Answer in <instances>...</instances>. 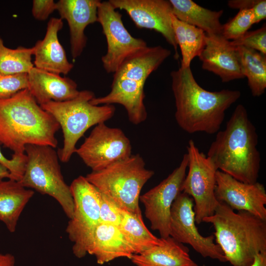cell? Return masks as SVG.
<instances>
[{"label": "cell", "instance_id": "ac0fdd59", "mask_svg": "<svg viewBox=\"0 0 266 266\" xmlns=\"http://www.w3.org/2000/svg\"><path fill=\"white\" fill-rule=\"evenodd\" d=\"M63 27L60 18L50 19L43 39L37 41L33 47L35 67L59 74L66 75L71 70L73 64L68 61L58 38V33Z\"/></svg>", "mask_w": 266, "mask_h": 266}, {"label": "cell", "instance_id": "74e56055", "mask_svg": "<svg viewBox=\"0 0 266 266\" xmlns=\"http://www.w3.org/2000/svg\"><path fill=\"white\" fill-rule=\"evenodd\" d=\"M5 178H10L9 172L4 166L0 164V181Z\"/></svg>", "mask_w": 266, "mask_h": 266}, {"label": "cell", "instance_id": "83f0119b", "mask_svg": "<svg viewBox=\"0 0 266 266\" xmlns=\"http://www.w3.org/2000/svg\"><path fill=\"white\" fill-rule=\"evenodd\" d=\"M253 25V14L251 9L239 10L226 24L222 25L221 35L227 40H236L242 37Z\"/></svg>", "mask_w": 266, "mask_h": 266}, {"label": "cell", "instance_id": "f1b7e54d", "mask_svg": "<svg viewBox=\"0 0 266 266\" xmlns=\"http://www.w3.org/2000/svg\"><path fill=\"white\" fill-rule=\"evenodd\" d=\"M28 88V73L0 74V100L10 98Z\"/></svg>", "mask_w": 266, "mask_h": 266}, {"label": "cell", "instance_id": "7c38bea8", "mask_svg": "<svg viewBox=\"0 0 266 266\" xmlns=\"http://www.w3.org/2000/svg\"><path fill=\"white\" fill-rule=\"evenodd\" d=\"M188 165L187 153L176 168L158 185L140 195L139 200L152 230L158 231L162 238L170 236V211L173 202L181 192V186Z\"/></svg>", "mask_w": 266, "mask_h": 266}, {"label": "cell", "instance_id": "44dd1931", "mask_svg": "<svg viewBox=\"0 0 266 266\" xmlns=\"http://www.w3.org/2000/svg\"><path fill=\"white\" fill-rule=\"evenodd\" d=\"M163 239L162 244L133 254L131 258L132 262L136 266H198L183 244L170 236Z\"/></svg>", "mask_w": 266, "mask_h": 266}, {"label": "cell", "instance_id": "277c9868", "mask_svg": "<svg viewBox=\"0 0 266 266\" xmlns=\"http://www.w3.org/2000/svg\"><path fill=\"white\" fill-rule=\"evenodd\" d=\"M202 222L212 225L215 242L233 266H250L256 255L266 252V220L248 212H235L219 202Z\"/></svg>", "mask_w": 266, "mask_h": 266}, {"label": "cell", "instance_id": "d6a6232c", "mask_svg": "<svg viewBox=\"0 0 266 266\" xmlns=\"http://www.w3.org/2000/svg\"><path fill=\"white\" fill-rule=\"evenodd\" d=\"M56 10V2L53 0H34L33 1L32 13L36 20H46Z\"/></svg>", "mask_w": 266, "mask_h": 266}, {"label": "cell", "instance_id": "7a4b0ae2", "mask_svg": "<svg viewBox=\"0 0 266 266\" xmlns=\"http://www.w3.org/2000/svg\"><path fill=\"white\" fill-rule=\"evenodd\" d=\"M60 126L43 110L28 89L0 100V144L13 152L25 153L28 144L56 148Z\"/></svg>", "mask_w": 266, "mask_h": 266}, {"label": "cell", "instance_id": "1f68e13d", "mask_svg": "<svg viewBox=\"0 0 266 266\" xmlns=\"http://www.w3.org/2000/svg\"><path fill=\"white\" fill-rule=\"evenodd\" d=\"M27 156L25 153L13 154L11 159H8L2 154L0 149V164L9 172V179L20 181L24 174Z\"/></svg>", "mask_w": 266, "mask_h": 266}, {"label": "cell", "instance_id": "d590c367", "mask_svg": "<svg viewBox=\"0 0 266 266\" xmlns=\"http://www.w3.org/2000/svg\"><path fill=\"white\" fill-rule=\"evenodd\" d=\"M15 258L10 253H0V266H15Z\"/></svg>", "mask_w": 266, "mask_h": 266}, {"label": "cell", "instance_id": "f546056e", "mask_svg": "<svg viewBox=\"0 0 266 266\" xmlns=\"http://www.w3.org/2000/svg\"><path fill=\"white\" fill-rule=\"evenodd\" d=\"M231 42L234 46L245 47L266 55V24L260 29L248 31L239 39L233 40Z\"/></svg>", "mask_w": 266, "mask_h": 266}, {"label": "cell", "instance_id": "7402d4cb", "mask_svg": "<svg viewBox=\"0 0 266 266\" xmlns=\"http://www.w3.org/2000/svg\"><path fill=\"white\" fill-rule=\"evenodd\" d=\"M34 194L19 181H0V221L10 233L15 232L20 215Z\"/></svg>", "mask_w": 266, "mask_h": 266}, {"label": "cell", "instance_id": "ffe728a7", "mask_svg": "<svg viewBox=\"0 0 266 266\" xmlns=\"http://www.w3.org/2000/svg\"><path fill=\"white\" fill-rule=\"evenodd\" d=\"M87 253L94 256L99 265L121 257L131 259L134 254L118 227L100 222L95 230Z\"/></svg>", "mask_w": 266, "mask_h": 266}, {"label": "cell", "instance_id": "3957f363", "mask_svg": "<svg viewBox=\"0 0 266 266\" xmlns=\"http://www.w3.org/2000/svg\"><path fill=\"white\" fill-rule=\"evenodd\" d=\"M258 135L242 104L236 106L226 129L218 131L207 157L217 169L241 182H257L261 156Z\"/></svg>", "mask_w": 266, "mask_h": 266}, {"label": "cell", "instance_id": "cb8c5ba5", "mask_svg": "<svg viewBox=\"0 0 266 266\" xmlns=\"http://www.w3.org/2000/svg\"><path fill=\"white\" fill-rule=\"evenodd\" d=\"M119 229L126 241L133 249L134 254H139L156 245H161L164 239L152 233L145 225L142 215L123 209Z\"/></svg>", "mask_w": 266, "mask_h": 266}, {"label": "cell", "instance_id": "d6986e66", "mask_svg": "<svg viewBox=\"0 0 266 266\" xmlns=\"http://www.w3.org/2000/svg\"><path fill=\"white\" fill-rule=\"evenodd\" d=\"M28 89L41 105L71 100L79 93L76 83L66 77L33 66L28 72Z\"/></svg>", "mask_w": 266, "mask_h": 266}, {"label": "cell", "instance_id": "52a82bcc", "mask_svg": "<svg viewBox=\"0 0 266 266\" xmlns=\"http://www.w3.org/2000/svg\"><path fill=\"white\" fill-rule=\"evenodd\" d=\"M27 162L24 174L19 181L25 188L55 199L71 219L74 201L70 186L65 181L58 153L50 146L28 144L25 146Z\"/></svg>", "mask_w": 266, "mask_h": 266}, {"label": "cell", "instance_id": "6da1fadb", "mask_svg": "<svg viewBox=\"0 0 266 266\" xmlns=\"http://www.w3.org/2000/svg\"><path fill=\"white\" fill-rule=\"evenodd\" d=\"M170 76L176 107L175 118L178 126L189 133H217L226 110L239 99L240 92L206 90L197 83L190 66L173 70Z\"/></svg>", "mask_w": 266, "mask_h": 266}, {"label": "cell", "instance_id": "9c48e42d", "mask_svg": "<svg viewBox=\"0 0 266 266\" xmlns=\"http://www.w3.org/2000/svg\"><path fill=\"white\" fill-rule=\"evenodd\" d=\"M189 170L181 186V192L191 197L194 202L195 221L198 224L212 215L219 201L215 195L216 174L214 163L200 152L190 139L187 146Z\"/></svg>", "mask_w": 266, "mask_h": 266}, {"label": "cell", "instance_id": "4fadbf2b", "mask_svg": "<svg viewBox=\"0 0 266 266\" xmlns=\"http://www.w3.org/2000/svg\"><path fill=\"white\" fill-rule=\"evenodd\" d=\"M196 223L193 200L181 192L171 208L170 236L180 243L189 244L204 258L226 262L220 247L214 242V236L202 235Z\"/></svg>", "mask_w": 266, "mask_h": 266}, {"label": "cell", "instance_id": "8fae6325", "mask_svg": "<svg viewBox=\"0 0 266 266\" xmlns=\"http://www.w3.org/2000/svg\"><path fill=\"white\" fill-rule=\"evenodd\" d=\"M97 22L100 24L107 42V52L101 57V62L108 73H114L127 58L147 46L145 41L130 33L124 25L122 15L109 0L100 2Z\"/></svg>", "mask_w": 266, "mask_h": 266}, {"label": "cell", "instance_id": "4316f807", "mask_svg": "<svg viewBox=\"0 0 266 266\" xmlns=\"http://www.w3.org/2000/svg\"><path fill=\"white\" fill-rule=\"evenodd\" d=\"M33 47L19 46L16 49L7 47L0 37V74L28 73L33 67L32 57Z\"/></svg>", "mask_w": 266, "mask_h": 266}, {"label": "cell", "instance_id": "30bf717a", "mask_svg": "<svg viewBox=\"0 0 266 266\" xmlns=\"http://www.w3.org/2000/svg\"><path fill=\"white\" fill-rule=\"evenodd\" d=\"M75 153L92 171H98L130 157L132 145L122 130L101 123L95 127Z\"/></svg>", "mask_w": 266, "mask_h": 266}, {"label": "cell", "instance_id": "4dcf8cb0", "mask_svg": "<svg viewBox=\"0 0 266 266\" xmlns=\"http://www.w3.org/2000/svg\"><path fill=\"white\" fill-rule=\"evenodd\" d=\"M100 193V222L119 227L122 218L123 209L111 198Z\"/></svg>", "mask_w": 266, "mask_h": 266}, {"label": "cell", "instance_id": "d4e9b609", "mask_svg": "<svg viewBox=\"0 0 266 266\" xmlns=\"http://www.w3.org/2000/svg\"><path fill=\"white\" fill-rule=\"evenodd\" d=\"M171 18L175 39L182 55L180 67L190 66L192 60L199 56L205 46L206 33L178 20L172 14Z\"/></svg>", "mask_w": 266, "mask_h": 266}, {"label": "cell", "instance_id": "5b68a950", "mask_svg": "<svg viewBox=\"0 0 266 266\" xmlns=\"http://www.w3.org/2000/svg\"><path fill=\"white\" fill-rule=\"evenodd\" d=\"M94 97V92L85 90L71 100L50 101L40 105L54 117L62 130L63 146L57 152L62 162L70 160L75 152L77 142L90 128L105 123L114 114L113 104H92L90 101Z\"/></svg>", "mask_w": 266, "mask_h": 266}, {"label": "cell", "instance_id": "484cf974", "mask_svg": "<svg viewBox=\"0 0 266 266\" xmlns=\"http://www.w3.org/2000/svg\"><path fill=\"white\" fill-rule=\"evenodd\" d=\"M236 48L251 94L254 97H260L266 88V55L243 46Z\"/></svg>", "mask_w": 266, "mask_h": 266}, {"label": "cell", "instance_id": "2e32d148", "mask_svg": "<svg viewBox=\"0 0 266 266\" xmlns=\"http://www.w3.org/2000/svg\"><path fill=\"white\" fill-rule=\"evenodd\" d=\"M199 58L202 68L218 75L223 82L244 77L236 47L221 34L206 33L205 46Z\"/></svg>", "mask_w": 266, "mask_h": 266}, {"label": "cell", "instance_id": "8992f818", "mask_svg": "<svg viewBox=\"0 0 266 266\" xmlns=\"http://www.w3.org/2000/svg\"><path fill=\"white\" fill-rule=\"evenodd\" d=\"M154 174V171L146 168L142 157L135 154L101 170L92 171L85 177L122 209L142 215L139 206L140 192Z\"/></svg>", "mask_w": 266, "mask_h": 266}, {"label": "cell", "instance_id": "9a60e30c", "mask_svg": "<svg viewBox=\"0 0 266 266\" xmlns=\"http://www.w3.org/2000/svg\"><path fill=\"white\" fill-rule=\"evenodd\" d=\"M215 195L218 201L233 210L247 211L266 220V191L258 181L244 183L218 170Z\"/></svg>", "mask_w": 266, "mask_h": 266}, {"label": "cell", "instance_id": "f35d334b", "mask_svg": "<svg viewBox=\"0 0 266 266\" xmlns=\"http://www.w3.org/2000/svg\"></svg>", "mask_w": 266, "mask_h": 266}, {"label": "cell", "instance_id": "ba28073f", "mask_svg": "<svg viewBox=\"0 0 266 266\" xmlns=\"http://www.w3.org/2000/svg\"><path fill=\"white\" fill-rule=\"evenodd\" d=\"M74 201L73 214L66 228L74 256L85 257L95 230L100 222V192L86 178L79 176L70 186Z\"/></svg>", "mask_w": 266, "mask_h": 266}, {"label": "cell", "instance_id": "5bb4252c", "mask_svg": "<svg viewBox=\"0 0 266 266\" xmlns=\"http://www.w3.org/2000/svg\"><path fill=\"white\" fill-rule=\"evenodd\" d=\"M116 9L125 10L136 27L160 33L174 50V58L179 55L172 25V7L166 0H109Z\"/></svg>", "mask_w": 266, "mask_h": 266}, {"label": "cell", "instance_id": "836d02e7", "mask_svg": "<svg viewBox=\"0 0 266 266\" xmlns=\"http://www.w3.org/2000/svg\"><path fill=\"white\" fill-rule=\"evenodd\" d=\"M253 14V24L258 23L266 18V1L258 0L252 9Z\"/></svg>", "mask_w": 266, "mask_h": 266}, {"label": "cell", "instance_id": "8d00e7d4", "mask_svg": "<svg viewBox=\"0 0 266 266\" xmlns=\"http://www.w3.org/2000/svg\"><path fill=\"white\" fill-rule=\"evenodd\" d=\"M250 266H266V252L256 255L253 264Z\"/></svg>", "mask_w": 266, "mask_h": 266}, {"label": "cell", "instance_id": "603a6c76", "mask_svg": "<svg viewBox=\"0 0 266 266\" xmlns=\"http://www.w3.org/2000/svg\"><path fill=\"white\" fill-rule=\"evenodd\" d=\"M172 14L178 20L196 27L207 34L221 35L220 18L223 10L213 11L191 0H169Z\"/></svg>", "mask_w": 266, "mask_h": 266}, {"label": "cell", "instance_id": "e575fe53", "mask_svg": "<svg viewBox=\"0 0 266 266\" xmlns=\"http://www.w3.org/2000/svg\"><path fill=\"white\" fill-rule=\"evenodd\" d=\"M258 0H231L228 2V6L239 10L251 9L253 8Z\"/></svg>", "mask_w": 266, "mask_h": 266}, {"label": "cell", "instance_id": "e0dca14e", "mask_svg": "<svg viewBox=\"0 0 266 266\" xmlns=\"http://www.w3.org/2000/svg\"><path fill=\"white\" fill-rule=\"evenodd\" d=\"M99 0H60L56 2V10L61 19L68 24L70 51L76 59L82 53L86 46L87 37L84 31L90 24L97 22Z\"/></svg>", "mask_w": 266, "mask_h": 266}]
</instances>
